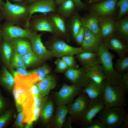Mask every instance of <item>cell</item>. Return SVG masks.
<instances>
[{"instance_id":"cell-1","label":"cell","mask_w":128,"mask_h":128,"mask_svg":"<svg viewBox=\"0 0 128 128\" xmlns=\"http://www.w3.org/2000/svg\"><path fill=\"white\" fill-rule=\"evenodd\" d=\"M96 52L100 64L105 77V80L110 84L116 86L120 82L122 74L118 72L114 67L113 60L114 56L102 42Z\"/></svg>"},{"instance_id":"cell-2","label":"cell","mask_w":128,"mask_h":128,"mask_svg":"<svg viewBox=\"0 0 128 128\" xmlns=\"http://www.w3.org/2000/svg\"><path fill=\"white\" fill-rule=\"evenodd\" d=\"M127 91L120 83L113 86L105 80L102 99L105 106L123 107L126 104Z\"/></svg>"},{"instance_id":"cell-3","label":"cell","mask_w":128,"mask_h":128,"mask_svg":"<svg viewBox=\"0 0 128 128\" xmlns=\"http://www.w3.org/2000/svg\"><path fill=\"white\" fill-rule=\"evenodd\" d=\"M0 9L4 18L8 22L15 24H18L24 20L26 22L29 17L28 6L13 4L9 0L3 3Z\"/></svg>"},{"instance_id":"cell-4","label":"cell","mask_w":128,"mask_h":128,"mask_svg":"<svg viewBox=\"0 0 128 128\" xmlns=\"http://www.w3.org/2000/svg\"><path fill=\"white\" fill-rule=\"evenodd\" d=\"M126 113L123 107L105 106L98 114V119L107 128H119Z\"/></svg>"},{"instance_id":"cell-5","label":"cell","mask_w":128,"mask_h":128,"mask_svg":"<svg viewBox=\"0 0 128 128\" xmlns=\"http://www.w3.org/2000/svg\"><path fill=\"white\" fill-rule=\"evenodd\" d=\"M82 88L73 85H63L60 90L54 93L55 101L58 105L71 103L75 97L81 91Z\"/></svg>"},{"instance_id":"cell-6","label":"cell","mask_w":128,"mask_h":128,"mask_svg":"<svg viewBox=\"0 0 128 128\" xmlns=\"http://www.w3.org/2000/svg\"><path fill=\"white\" fill-rule=\"evenodd\" d=\"M1 27L3 38L10 41L18 38L28 39L32 31V29L23 28L8 22Z\"/></svg>"},{"instance_id":"cell-7","label":"cell","mask_w":128,"mask_h":128,"mask_svg":"<svg viewBox=\"0 0 128 128\" xmlns=\"http://www.w3.org/2000/svg\"><path fill=\"white\" fill-rule=\"evenodd\" d=\"M56 5L53 0H37L28 6L29 15L25 25L26 28L30 27V19L33 14L39 13L47 14L55 13L57 11Z\"/></svg>"},{"instance_id":"cell-8","label":"cell","mask_w":128,"mask_h":128,"mask_svg":"<svg viewBox=\"0 0 128 128\" xmlns=\"http://www.w3.org/2000/svg\"><path fill=\"white\" fill-rule=\"evenodd\" d=\"M51 49L53 57L58 58L66 56H73L84 52L81 47L73 46L64 41L59 40L53 42Z\"/></svg>"},{"instance_id":"cell-9","label":"cell","mask_w":128,"mask_h":128,"mask_svg":"<svg viewBox=\"0 0 128 128\" xmlns=\"http://www.w3.org/2000/svg\"><path fill=\"white\" fill-rule=\"evenodd\" d=\"M43 33L39 34L32 29L28 38L31 43L32 50L41 60L48 59L53 57L50 50L47 49L42 43L41 36Z\"/></svg>"},{"instance_id":"cell-10","label":"cell","mask_w":128,"mask_h":128,"mask_svg":"<svg viewBox=\"0 0 128 128\" xmlns=\"http://www.w3.org/2000/svg\"><path fill=\"white\" fill-rule=\"evenodd\" d=\"M102 98L90 100L87 108L81 119L83 124L87 127L105 107Z\"/></svg>"},{"instance_id":"cell-11","label":"cell","mask_w":128,"mask_h":128,"mask_svg":"<svg viewBox=\"0 0 128 128\" xmlns=\"http://www.w3.org/2000/svg\"><path fill=\"white\" fill-rule=\"evenodd\" d=\"M64 74L73 85L82 88L86 87L90 80L87 75L85 68L83 67L68 68L65 72Z\"/></svg>"},{"instance_id":"cell-12","label":"cell","mask_w":128,"mask_h":128,"mask_svg":"<svg viewBox=\"0 0 128 128\" xmlns=\"http://www.w3.org/2000/svg\"><path fill=\"white\" fill-rule=\"evenodd\" d=\"M84 28V36L81 47L84 52H96L102 43V38L100 34H96L87 28Z\"/></svg>"},{"instance_id":"cell-13","label":"cell","mask_w":128,"mask_h":128,"mask_svg":"<svg viewBox=\"0 0 128 128\" xmlns=\"http://www.w3.org/2000/svg\"><path fill=\"white\" fill-rule=\"evenodd\" d=\"M89 99L85 94H80L74 102L67 106L68 113L77 118H81L88 105Z\"/></svg>"},{"instance_id":"cell-14","label":"cell","mask_w":128,"mask_h":128,"mask_svg":"<svg viewBox=\"0 0 128 128\" xmlns=\"http://www.w3.org/2000/svg\"><path fill=\"white\" fill-rule=\"evenodd\" d=\"M102 42L108 49L115 52L119 57L126 56L128 51L127 46L119 38L114 34L103 39Z\"/></svg>"},{"instance_id":"cell-15","label":"cell","mask_w":128,"mask_h":128,"mask_svg":"<svg viewBox=\"0 0 128 128\" xmlns=\"http://www.w3.org/2000/svg\"><path fill=\"white\" fill-rule=\"evenodd\" d=\"M118 0H106L93 5L91 9L95 14L100 16H107L114 11Z\"/></svg>"},{"instance_id":"cell-16","label":"cell","mask_w":128,"mask_h":128,"mask_svg":"<svg viewBox=\"0 0 128 128\" xmlns=\"http://www.w3.org/2000/svg\"><path fill=\"white\" fill-rule=\"evenodd\" d=\"M48 16L54 33L63 37L67 36V32L65 18L58 13H51Z\"/></svg>"},{"instance_id":"cell-17","label":"cell","mask_w":128,"mask_h":128,"mask_svg":"<svg viewBox=\"0 0 128 128\" xmlns=\"http://www.w3.org/2000/svg\"><path fill=\"white\" fill-rule=\"evenodd\" d=\"M37 31L53 33L54 31L47 14L36 16L30 22V27Z\"/></svg>"},{"instance_id":"cell-18","label":"cell","mask_w":128,"mask_h":128,"mask_svg":"<svg viewBox=\"0 0 128 128\" xmlns=\"http://www.w3.org/2000/svg\"><path fill=\"white\" fill-rule=\"evenodd\" d=\"M100 34L103 39L113 34L115 31V22L111 18L107 16L98 17Z\"/></svg>"},{"instance_id":"cell-19","label":"cell","mask_w":128,"mask_h":128,"mask_svg":"<svg viewBox=\"0 0 128 128\" xmlns=\"http://www.w3.org/2000/svg\"><path fill=\"white\" fill-rule=\"evenodd\" d=\"M76 57L85 69L100 64L96 52H83L76 55Z\"/></svg>"},{"instance_id":"cell-20","label":"cell","mask_w":128,"mask_h":128,"mask_svg":"<svg viewBox=\"0 0 128 128\" xmlns=\"http://www.w3.org/2000/svg\"><path fill=\"white\" fill-rule=\"evenodd\" d=\"M104 82L99 84L90 80L88 84L83 89V93L90 100L102 98Z\"/></svg>"},{"instance_id":"cell-21","label":"cell","mask_w":128,"mask_h":128,"mask_svg":"<svg viewBox=\"0 0 128 128\" xmlns=\"http://www.w3.org/2000/svg\"><path fill=\"white\" fill-rule=\"evenodd\" d=\"M37 84L39 90L40 95L44 97L49 94L51 90L55 88L56 82L53 76L48 74Z\"/></svg>"},{"instance_id":"cell-22","label":"cell","mask_w":128,"mask_h":128,"mask_svg":"<svg viewBox=\"0 0 128 128\" xmlns=\"http://www.w3.org/2000/svg\"><path fill=\"white\" fill-rule=\"evenodd\" d=\"M54 111V104L52 101L48 97H45L40 114L44 123L47 124L49 122L52 117Z\"/></svg>"},{"instance_id":"cell-23","label":"cell","mask_w":128,"mask_h":128,"mask_svg":"<svg viewBox=\"0 0 128 128\" xmlns=\"http://www.w3.org/2000/svg\"><path fill=\"white\" fill-rule=\"evenodd\" d=\"M85 69L90 80L99 84L105 80V77L101 64Z\"/></svg>"},{"instance_id":"cell-24","label":"cell","mask_w":128,"mask_h":128,"mask_svg":"<svg viewBox=\"0 0 128 128\" xmlns=\"http://www.w3.org/2000/svg\"><path fill=\"white\" fill-rule=\"evenodd\" d=\"M26 38H18L11 41L14 51L23 56L32 50L30 41Z\"/></svg>"},{"instance_id":"cell-25","label":"cell","mask_w":128,"mask_h":128,"mask_svg":"<svg viewBox=\"0 0 128 128\" xmlns=\"http://www.w3.org/2000/svg\"><path fill=\"white\" fill-rule=\"evenodd\" d=\"M0 45V53L1 57L5 66H9L14 50L11 41L3 38Z\"/></svg>"},{"instance_id":"cell-26","label":"cell","mask_w":128,"mask_h":128,"mask_svg":"<svg viewBox=\"0 0 128 128\" xmlns=\"http://www.w3.org/2000/svg\"><path fill=\"white\" fill-rule=\"evenodd\" d=\"M81 21L82 26L96 34H100L98 17L97 15L94 14L81 18Z\"/></svg>"},{"instance_id":"cell-27","label":"cell","mask_w":128,"mask_h":128,"mask_svg":"<svg viewBox=\"0 0 128 128\" xmlns=\"http://www.w3.org/2000/svg\"><path fill=\"white\" fill-rule=\"evenodd\" d=\"M15 83L14 78L5 66H3L0 72V85L9 91Z\"/></svg>"},{"instance_id":"cell-28","label":"cell","mask_w":128,"mask_h":128,"mask_svg":"<svg viewBox=\"0 0 128 128\" xmlns=\"http://www.w3.org/2000/svg\"><path fill=\"white\" fill-rule=\"evenodd\" d=\"M68 113L67 107L66 105L58 106L53 120V124L55 128L62 127Z\"/></svg>"},{"instance_id":"cell-29","label":"cell","mask_w":128,"mask_h":128,"mask_svg":"<svg viewBox=\"0 0 128 128\" xmlns=\"http://www.w3.org/2000/svg\"><path fill=\"white\" fill-rule=\"evenodd\" d=\"M75 5L72 0H65L57 9L58 13L65 18L70 17L75 8Z\"/></svg>"},{"instance_id":"cell-30","label":"cell","mask_w":128,"mask_h":128,"mask_svg":"<svg viewBox=\"0 0 128 128\" xmlns=\"http://www.w3.org/2000/svg\"><path fill=\"white\" fill-rule=\"evenodd\" d=\"M115 29L122 38L127 40L128 38V18H124L115 23Z\"/></svg>"},{"instance_id":"cell-31","label":"cell","mask_w":128,"mask_h":128,"mask_svg":"<svg viewBox=\"0 0 128 128\" xmlns=\"http://www.w3.org/2000/svg\"><path fill=\"white\" fill-rule=\"evenodd\" d=\"M50 71V68L47 65L44 64L41 67L29 71L30 73L39 82L49 74Z\"/></svg>"},{"instance_id":"cell-32","label":"cell","mask_w":128,"mask_h":128,"mask_svg":"<svg viewBox=\"0 0 128 128\" xmlns=\"http://www.w3.org/2000/svg\"><path fill=\"white\" fill-rule=\"evenodd\" d=\"M24 63L27 67L37 64L42 60L32 50L22 56Z\"/></svg>"},{"instance_id":"cell-33","label":"cell","mask_w":128,"mask_h":128,"mask_svg":"<svg viewBox=\"0 0 128 128\" xmlns=\"http://www.w3.org/2000/svg\"><path fill=\"white\" fill-rule=\"evenodd\" d=\"M114 68L120 73L127 72L128 69V57H119L117 60Z\"/></svg>"},{"instance_id":"cell-34","label":"cell","mask_w":128,"mask_h":128,"mask_svg":"<svg viewBox=\"0 0 128 128\" xmlns=\"http://www.w3.org/2000/svg\"><path fill=\"white\" fill-rule=\"evenodd\" d=\"M71 22L70 29L74 38L82 27L81 18L78 15H74L72 18Z\"/></svg>"},{"instance_id":"cell-35","label":"cell","mask_w":128,"mask_h":128,"mask_svg":"<svg viewBox=\"0 0 128 128\" xmlns=\"http://www.w3.org/2000/svg\"><path fill=\"white\" fill-rule=\"evenodd\" d=\"M9 66L14 68H27L23 61L22 56L14 51L10 60Z\"/></svg>"},{"instance_id":"cell-36","label":"cell","mask_w":128,"mask_h":128,"mask_svg":"<svg viewBox=\"0 0 128 128\" xmlns=\"http://www.w3.org/2000/svg\"><path fill=\"white\" fill-rule=\"evenodd\" d=\"M116 6L119 10L118 18H120L127 13L128 11V0H119L117 1Z\"/></svg>"},{"instance_id":"cell-37","label":"cell","mask_w":128,"mask_h":128,"mask_svg":"<svg viewBox=\"0 0 128 128\" xmlns=\"http://www.w3.org/2000/svg\"><path fill=\"white\" fill-rule=\"evenodd\" d=\"M11 112L10 110H5L0 115V128L5 127L10 119Z\"/></svg>"},{"instance_id":"cell-38","label":"cell","mask_w":128,"mask_h":128,"mask_svg":"<svg viewBox=\"0 0 128 128\" xmlns=\"http://www.w3.org/2000/svg\"><path fill=\"white\" fill-rule=\"evenodd\" d=\"M9 69L11 74L14 78L18 74H20L23 76H29L30 75V71L26 69V68H14L10 66L9 67Z\"/></svg>"},{"instance_id":"cell-39","label":"cell","mask_w":128,"mask_h":128,"mask_svg":"<svg viewBox=\"0 0 128 128\" xmlns=\"http://www.w3.org/2000/svg\"><path fill=\"white\" fill-rule=\"evenodd\" d=\"M61 59L64 62L68 68H78V66L73 56H65L61 57Z\"/></svg>"},{"instance_id":"cell-40","label":"cell","mask_w":128,"mask_h":128,"mask_svg":"<svg viewBox=\"0 0 128 128\" xmlns=\"http://www.w3.org/2000/svg\"><path fill=\"white\" fill-rule=\"evenodd\" d=\"M55 63L56 66L55 71L56 72H65L68 68L66 64L61 58H58L55 62Z\"/></svg>"},{"instance_id":"cell-41","label":"cell","mask_w":128,"mask_h":128,"mask_svg":"<svg viewBox=\"0 0 128 128\" xmlns=\"http://www.w3.org/2000/svg\"><path fill=\"white\" fill-rule=\"evenodd\" d=\"M84 35L85 28L82 26L79 31L74 38L78 44L81 45L84 38Z\"/></svg>"},{"instance_id":"cell-42","label":"cell","mask_w":128,"mask_h":128,"mask_svg":"<svg viewBox=\"0 0 128 128\" xmlns=\"http://www.w3.org/2000/svg\"><path fill=\"white\" fill-rule=\"evenodd\" d=\"M24 118V114L23 111L22 110L19 112L15 122V125L18 128H23L24 127L23 123Z\"/></svg>"},{"instance_id":"cell-43","label":"cell","mask_w":128,"mask_h":128,"mask_svg":"<svg viewBox=\"0 0 128 128\" xmlns=\"http://www.w3.org/2000/svg\"><path fill=\"white\" fill-rule=\"evenodd\" d=\"M28 92L30 95L32 97L40 95L39 90L37 84H32L29 88Z\"/></svg>"},{"instance_id":"cell-44","label":"cell","mask_w":128,"mask_h":128,"mask_svg":"<svg viewBox=\"0 0 128 128\" xmlns=\"http://www.w3.org/2000/svg\"><path fill=\"white\" fill-rule=\"evenodd\" d=\"M87 128H107L103 123L99 119L93 120L91 123L86 127Z\"/></svg>"},{"instance_id":"cell-45","label":"cell","mask_w":128,"mask_h":128,"mask_svg":"<svg viewBox=\"0 0 128 128\" xmlns=\"http://www.w3.org/2000/svg\"><path fill=\"white\" fill-rule=\"evenodd\" d=\"M41 107L35 108L32 111V121H36L40 115Z\"/></svg>"},{"instance_id":"cell-46","label":"cell","mask_w":128,"mask_h":128,"mask_svg":"<svg viewBox=\"0 0 128 128\" xmlns=\"http://www.w3.org/2000/svg\"><path fill=\"white\" fill-rule=\"evenodd\" d=\"M126 90H128V73L127 71L122 74L121 82Z\"/></svg>"},{"instance_id":"cell-47","label":"cell","mask_w":128,"mask_h":128,"mask_svg":"<svg viewBox=\"0 0 128 128\" xmlns=\"http://www.w3.org/2000/svg\"><path fill=\"white\" fill-rule=\"evenodd\" d=\"M6 103V100L2 96L0 91V115L5 110Z\"/></svg>"},{"instance_id":"cell-48","label":"cell","mask_w":128,"mask_h":128,"mask_svg":"<svg viewBox=\"0 0 128 128\" xmlns=\"http://www.w3.org/2000/svg\"><path fill=\"white\" fill-rule=\"evenodd\" d=\"M75 6L80 9H82L85 6V4L81 0H72Z\"/></svg>"},{"instance_id":"cell-49","label":"cell","mask_w":128,"mask_h":128,"mask_svg":"<svg viewBox=\"0 0 128 128\" xmlns=\"http://www.w3.org/2000/svg\"><path fill=\"white\" fill-rule=\"evenodd\" d=\"M121 127L123 128H128V114L127 113H126L123 119Z\"/></svg>"},{"instance_id":"cell-50","label":"cell","mask_w":128,"mask_h":128,"mask_svg":"<svg viewBox=\"0 0 128 128\" xmlns=\"http://www.w3.org/2000/svg\"><path fill=\"white\" fill-rule=\"evenodd\" d=\"M56 5H59L65 0H53Z\"/></svg>"},{"instance_id":"cell-51","label":"cell","mask_w":128,"mask_h":128,"mask_svg":"<svg viewBox=\"0 0 128 128\" xmlns=\"http://www.w3.org/2000/svg\"><path fill=\"white\" fill-rule=\"evenodd\" d=\"M33 122H30L26 124V125L25 128H29L32 127L33 126Z\"/></svg>"},{"instance_id":"cell-52","label":"cell","mask_w":128,"mask_h":128,"mask_svg":"<svg viewBox=\"0 0 128 128\" xmlns=\"http://www.w3.org/2000/svg\"><path fill=\"white\" fill-rule=\"evenodd\" d=\"M101 0H90L89 2L90 3H96Z\"/></svg>"},{"instance_id":"cell-53","label":"cell","mask_w":128,"mask_h":128,"mask_svg":"<svg viewBox=\"0 0 128 128\" xmlns=\"http://www.w3.org/2000/svg\"><path fill=\"white\" fill-rule=\"evenodd\" d=\"M2 38H3L2 34L1 27L0 26V45L1 44V41Z\"/></svg>"},{"instance_id":"cell-54","label":"cell","mask_w":128,"mask_h":128,"mask_svg":"<svg viewBox=\"0 0 128 128\" xmlns=\"http://www.w3.org/2000/svg\"><path fill=\"white\" fill-rule=\"evenodd\" d=\"M26 2L27 3H32L37 0H25Z\"/></svg>"},{"instance_id":"cell-55","label":"cell","mask_w":128,"mask_h":128,"mask_svg":"<svg viewBox=\"0 0 128 128\" xmlns=\"http://www.w3.org/2000/svg\"><path fill=\"white\" fill-rule=\"evenodd\" d=\"M12 0L13 1H14L16 2H20L22 0Z\"/></svg>"},{"instance_id":"cell-56","label":"cell","mask_w":128,"mask_h":128,"mask_svg":"<svg viewBox=\"0 0 128 128\" xmlns=\"http://www.w3.org/2000/svg\"><path fill=\"white\" fill-rule=\"evenodd\" d=\"M3 2L2 0H0V7L1 6Z\"/></svg>"},{"instance_id":"cell-57","label":"cell","mask_w":128,"mask_h":128,"mask_svg":"<svg viewBox=\"0 0 128 128\" xmlns=\"http://www.w3.org/2000/svg\"><path fill=\"white\" fill-rule=\"evenodd\" d=\"M0 21L1 20V14L0 13Z\"/></svg>"}]
</instances>
